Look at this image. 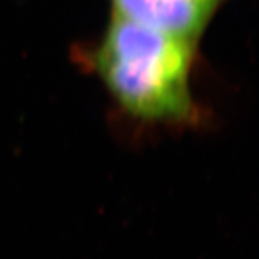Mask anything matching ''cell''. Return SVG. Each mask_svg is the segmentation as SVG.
Returning <instances> with one entry per match:
<instances>
[{
	"mask_svg": "<svg viewBox=\"0 0 259 259\" xmlns=\"http://www.w3.org/2000/svg\"><path fill=\"white\" fill-rule=\"evenodd\" d=\"M194 42L119 17L93 53V65L127 114L155 123H187L197 115L191 88Z\"/></svg>",
	"mask_w": 259,
	"mask_h": 259,
	"instance_id": "obj_1",
	"label": "cell"
},
{
	"mask_svg": "<svg viewBox=\"0 0 259 259\" xmlns=\"http://www.w3.org/2000/svg\"><path fill=\"white\" fill-rule=\"evenodd\" d=\"M114 17L196 42L215 6L205 0H110Z\"/></svg>",
	"mask_w": 259,
	"mask_h": 259,
	"instance_id": "obj_2",
	"label": "cell"
},
{
	"mask_svg": "<svg viewBox=\"0 0 259 259\" xmlns=\"http://www.w3.org/2000/svg\"><path fill=\"white\" fill-rule=\"evenodd\" d=\"M205 2H208V3H211V4H214V6H217V3H219L220 0H205Z\"/></svg>",
	"mask_w": 259,
	"mask_h": 259,
	"instance_id": "obj_3",
	"label": "cell"
}]
</instances>
